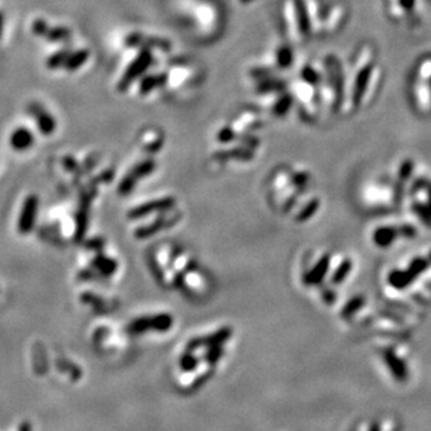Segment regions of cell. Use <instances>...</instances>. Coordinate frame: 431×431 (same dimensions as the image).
I'll list each match as a JSON object with an SVG mask.
<instances>
[{
  "mask_svg": "<svg viewBox=\"0 0 431 431\" xmlns=\"http://www.w3.org/2000/svg\"><path fill=\"white\" fill-rule=\"evenodd\" d=\"M374 53L370 46H363L359 52V55L352 65L350 70L346 76H344V88H342V98H341V107L342 111H353L356 106H361L363 94L374 67L372 65Z\"/></svg>",
  "mask_w": 431,
  "mask_h": 431,
  "instance_id": "6da1fadb",
  "label": "cell"
},
{
  "mask_svg": "<svg viewBox=\"0 0 431 431\" xmlns=\"http://www.w3.org/2000/svg\"><path fill=\"white\" fill-rule=\"evenodd\" d=\"M284 20L288 30V35L293 42H302L310 34L302 0H285Z\"/></svg>",
  "mask_w": 431,
  "mask_h": 431,
  "instance_id": "7a4b0ae2",
  "label": "cell"
},
{
  "mask_svg": "<svg viewBox=\"0 0 431 431\" xmlns=\"http://www.w3.org/2000/svg\"><path fill=\"white\" fill-rule=\"evenodd\" d=\"M151 62H152V53L149 52V49L144 48L140 52V55L136 58V61L129 66L123 78L119 81V87H118L119 91H126L129 85L148 69Z\"/></svg>",
  "mask_w": 431,
  "mask_h": 431,
  "instance_id": "3957f363",
  "label": "cell"
},
{
  "mask_svg": "<svg viewBox=\"0 0 431 431\" xmlns=\"http://www.w3.org/2000/svg\"><path fill=\"white\" fill-rule=\"evenodd\" d=\"M302 5L307 17L310 34H321L322 32V19L321 16V5L318 0H302Z\"/></svg>",
  "mask_w": 431,
  "mask_h": 431,
  "instance_id": "277c9868",
  "label": "cell"
},
{
  "mask_svg": "<svg viewBox=\"0 0 431 431\" xmlns=\"http://www.w3.org/2000/svg\"><path fill=\"white\" fill-rule=\"evenodd\" d=\"M413 95L417 109L423 114H428L431 111V83H425L416 78Z\"/></svg>",
  "mask_w": 431,
  "mask_h": 431,
  "instance_id": "5b68a950",
  "label": "cell"
},
{
  "mask_svg": "<svg viewBox=\"0 0 431 431\" xmlns=\"http://www.w3.org/2000/svg\"><path fill=\"white\" fill-rule=\"evenodd\" d=\"M232 129L235 130L236 136L240 137L251 130H255L260 126V118L254 112H243L236 120L232 122Z\"/></svg>",
  "mask_w": 431,
  "mask_h": 431,
  "instance_id": "8992f818",
  "label": "cell"
},
{
  "mask_svg": "<svg viewBox=\"0 0 431 431\" xmlns=\"http://www.w3.org/2000/svg\"><path fill=\"white\" fill-rule=\"evenodd\" d=\"M345 14H346V10L342 5H335L334 8H331L324 21H322V32L333 34L338 31L345 20Z\"/></svg>",
  "mask_w": 431,
  "mask_h": 431,
  "instance_id": "52a82bcc",
  "label": "cell"
},
{
  "mask_svg": "<svg viewBox=\"0 0 431 431\" xmlns=\"http://www.w3.org/2000/svg\"><path fill=\"white\" fill-rule=\"evenodd\" d=\"M30 111L36 118V123H38L41 133H43L45 136L52 134L53 130H55V127H56V123H55V120H53V118L43 109V107H41L38 105H32Z\"/></svg>",
  "mask_w": 431,
  "mask_h": 431,
  "instance_id": "ba28073f",
  "label": "cell"
},
{
  "mask_svg": "<svg viewBox=\"0 0 431 431\" xmlns=\"http://www.w3.org/2000/svg\"><path fill=\"white\" fill-rule=\"evenodd\" d=\"M154 169H155V162H152V160H144V162L138 164V165L133 169V172L123 180L120 190H122V191H129L130 189H133L132 186L136 183L137 179H140L141 176L148 175V174L152 172Z\"/></svg>",
  "mask_w": 431,
  "mask_h": 431,
  "instance_id": "9c48e42d",
  "label": "cell"
},
{
  "mask_svg": "<svg viewBox=\"0 0 431 431\" xmlns=\"http://www.w3.org/2000/svg\"><path fill=\"white\" fill-rule=\"evenodd\" d=\"M380 81H381V70L379 66H374L372 70H371V74L368 77V81H367V85H366V90H364V94H363V99H361V105H366L368 103L377 90H379V85H380Z\"/></svg>",
  "mask_w": 431,
  "mask_h": 431,
  "instance_id": "30bf717a",
  "label": "cell"
},
{
  "mask_svg": "<svg viewBox=\"0 0 431 431\" xmlns=\"http://www.w3.org/2000/svg\"><path fill=\"white\" fill-rule=\"evenodd\" d=\"M168 81V74H155V76H147L141 80L140 84V92L141 94H148L152 90L160 87L162 84H165Z\"/></svg>",
  "mask_w": 431,
  "mask_h": 431,
  "instance_id": "8fae6325",
  "label": "cell"
},
{
  "mask_svg": "<svg viewBox=\"0 0 431 431\" xmlns=\"http://www.w3.org/2000/svg\"><path fill=\"white\" fill-rule=\"evenodd\" d=\"M327 269H328V257H324L318 261V264L313 268V271L306 275V282L311 285L318 284L322 278H324Z\"/></svg>",
  "mask_w": 431,
  "mask_h": 431,
  "instance_id": "7c38bea8",
  "label": "cell"
},
{
  "mask_svg": "<svg viewBox=\"0 0 431 431\" xmlns=\"http://www.w3.org/2000/svg\"><path fill=\"white\" fill-rule=\"evenodd\" d=\"M32 140H34L32 134L27 129L21 127V129H17L13 133V136H12V145L16 149H25V148H28L32 144Z\"/></svg>",
  "mask_w": 431,
  "mask_h": 431,
  "instance_id": "4fadbf2b",
  "label": "cell"
},
{
  "mask_svg": "<svg viewBox=\"0 0 431 431\" xmlns=\"http://www.w3.org/2000/svg\"><path fill=\"white\" fill-rule=\"evenodd\" d=\"M321 67L318 65V67L313 66V65H307L306 67H303L302 74H300V80H303L304 83L313 85V87H318V84L321 83Z\"/></svg>",
  "mask_w": 431,
  "mask_h": 431,
  "instance_id": "5bb4252c",
  "label": "cell"
},
{
  "mask_svg": "<svg viewBox=\"0 0 431 431\" xmlns=\"http://www.w3.org/2000/svg\"><path fill=\"white\" fill-rule=\"evenodd\" d=\"M398 229L394 228H380L379 231H375L374 233V240L379 246H390L392 243V240L395 239V236L398 235Z\"/></svg>",
  "mask_w": 431,
  "mask_h": 431,
  "instance_id": "9a60e30c",
  "label": "cell"
},
{
  "mask_svg": "<svg viewBox=\"0 0 431 431\" xmlns=\"http://www.w3.org/2000/svg\"><path fill=\"white\" fill-rule=\"evenodd\" d=\"M90 52L88 50H78L76 53H72V55L67 56L63 67L67 70H77L78 67H81L84 65V62L88 59Z\"/></svg>",
  "mask_w": 431,
  "mask_h": 431,
  "instance_id": "2e32d148",
  "label": "cell"
},
{
  "mask_svg": "<svg viewBox=\"0 0 431 431\" xmlns=\"http://www.w3.org/2000/svg\"><path fill=\"white\" fill-rule=\"evenodd\" d=\"M386 359H387V363L390 364L394 375L397 377L398 380H405L406 379V368H405V364L402 363V360L397 356H394L392 353H387L386 355Z\"/></svg>",
  "mask_w": 431,
  "mask_h": 431,
  "instance_id": "e0dca14e",
  "label": "cell"
},
{
  "mask_svg": "<svg viewBox=\"0 0 431 431\" xmlns=\"http://www.w3.org/2000/svg\"><path fill=\"white\" fill-rule=\"evenodd\" d=\"M292 50L288 48V46H281L277 53H275V59H274V65L277 67H282V69H286L291 66L292 63Z\"/></svg>",
  "mask_w": 431,
  "mask_h": 431,
  "instance_id": "ac0fdd59",
  "label": "cell"
},
{
  "mask_svg": "<svg viewBox=\"0 0 431 431\" xmlns=\"http://www.w3.org/2000/svg\"><path fill=\"white\" fill-rule=\"evenodd\" d=\"M413 280H414V277H413L409 271H405V273H402V271H397V273L391 274V277H390V282H391V285H392V286H395V288H398V289L405 288V286H406V285H409Z\"/></svg>",
  "mask_w": 431,
  "mask_h": 431,
  "instance_id": "d6986e66",
  "label": "cell"
},
{
  "mask_svg": "<svg viewBox=\"0 0 431 431\" xmlns=\"http://www.w3.org/2000/svg\"><path fill=\"white\" fill-rule=\"evenodd\" d=\"M416 78L425 81V83H431V56L424 58L416 69Z\"/></svg>",
  "mask_w": 431,
  "mask_h": 431,
  "instance_id": "ffe728a7",
  "label": "cell"
},
{
  "mask_svg": "<svg viewBox=\"0 0 431 431\" xmlns=\"http://www.w3.org/2000/svg\"><path fill=\"white\" fill-rule=\"evenodd\" d=\"M236 138H238V136H236V133H235V130L232 129L231 125L222 127V129L218 132V134H217V140H218L221 144L233 143V141H236Z\"/></svg>",
  "mask_w": 431,
  "mask_h": 431,
  "instance_id": "44dd1931",
  "label": "cell"
},
{
  "mask_svg": "<svg viewBox=\"0 0 431 431\" xmlns=\"http://www.w3.org/2000/svg\"><path fill=\"white\" fill-rule=\"evenodd\" d=\"M70 32L67 28H62V27H58V28H48L45 36L49 39V41H63L66 38H69Z\"/></svg>",
  "mask_w": 431,
  "mask_h": 431,
  "instance_id": "7402d4cb",
  "label": "cell"
},
{
  "mask_svg": "<svg viewBox=\"0 0 431 431\" xmlns=\"http://www.w3.org/2000/svg\"><path fill=\"white\" fill-rule=\"evenodd\" d=\"M67 56H69V52H66V50L58 52L56 55H53L52 58H49V61H48V67H49V69H58V67L63 66L65 62H66V59H67Z\"/></svg>",
  "mask_w": 431,
  "mask_h": 431,
  "instance_id": "603a6c76",
  "label": "cell"
},
{
  "mask_svg": "<svg viewBox=\"0 0 431 431\" xmlns=\"http://www.w3.org/2000/svg\"><path fill=\"white\" fill-rule=\"evenodd\" d=\"M318 200H311L303 209H302V212L299 213V220L300 221H304V220H307V218H310L311 215L315 212V209L318 208Z\"/></svg>",
  "mask_w": 431,
  "mask_h": 431,
  "instance_id": "cb8c5ba5",
  "label": "cell"
},
{
  "mask_svg": "<svg viewBox=\"0 0 431 431\" xmlns=\"http://www.w3.org/2000/svg\"><path fill=\"white\" fill-rule=\"evenodd\" d=\"M390 2L398 3V6L403 10L406 17L412 16L414 12V8H416V0H390Z\"/></svg>",
  "mask_w": 431,
  "mask_h": 431,
  "instance_id": "d4e9b609",
  "label": "cell"
},
{
  "mask_svg": "<svg viewBox=\"0 0 431 431\" xmlns=\"http://www.w3.org/2000/svg\"><path fill=\"white\" fill-rule=\"evenodd\" d=\"M412 172H413V162L408 159V160H405V162H402L401 167H399V171H398L399 179H402V180L409 179Z\"/></svg>",
  "mask_w": 431,
  "mask_h": 431,
  "instance_id": "484cf974",
  "label": "cell"
},
{
  "mask_svg": "<svg viewBox=\"0 0 431 431\" xmlns=\"http://www.w3.org/2000/svg\"><path fill=\"white\" fill-rule=\"evenodd\" d=\"M349 269H350V262L346 261L345 264L341 265V268L335 273V275H334V282H341L342 280H345L346 274L349 273Z\"/></svg>",
  "mask_w": 431,
  "mask_h": 431,
  "instance_id": "4316f807",
  "label": "cell"
},
{
  "mask_svg": "<svg viewBox=\"0 0 431 431\" xmlns=\"http://www.w3.org/2000/svg\"><path fill=\"white\" fill-rule=\"evenodd\" d=\"M48 24L43 21V20H36L32 23V31L34 34L36 35H45L46 31H48Z\"/></svg>",
  "mask_w": 431,
  "mask_h": 431,
  "instance_id": "83f0119b",
  "label": "cell"
},
{
  "mask_svg": "<svg viewBox=\"0 0 431 431\" xmlns=\"http://www.w3.org/2000/svg\"><path fill=\"white\" fill-rule=\"evenodd\" d=\"M359 304H361V300H353V302L349 304V307L346 308L348 311H345V315H349V313L355 311V310L357 308V306H359Z\"/></svg>",
  "mask_w": 431,
  "mask_h": 431,
  "instance_id": "f1b7e54d",
  "label": "cell"
},
{
  "mask_svg": "<svg viewBox=\"0 0 431 431\" xmlns=\"http://www.w3.org/2000/svg\"><path fill=\"white\" fill-rule=\"evenodd\" d=\"M370 431H380V427H379V424H377V423L371 424V427H370Z\"/></svg>",
  "mask_w": 431,
  "mask_h": 431,
  "instance_id": "f546056e",
  "label": "cell"
},
{
  "mask_svg": "<svg viewBox=\"0 0 431 431\" xmlns=\"http://www.w3.org/2000/svg\"><path fill=\"white\" fill-rule=\"evenodd\" d=\"M2 28H3V17L0 14V35H2Z\"/></svg>",
  "mask_w": 431,
  "mask_h": 431,
  "instance_id": "4dcf8cb0",
  "label": "cell"
},
{
  "mask_svg": "<svg viewBox=\"0 0 431 431\" xmlns=\"http://www.w3.org/2000/svg\"><path fill=\"white\" fill-rule=\"evenodd\" d=\"M251 2H253V0H239V3H242V5H249Z\"/></svg>",
  "mask_w": 431,
  "mask_h": 431,
  "instance_id": "1f68e13d",
  "label": "cell"
}]
</instances>
